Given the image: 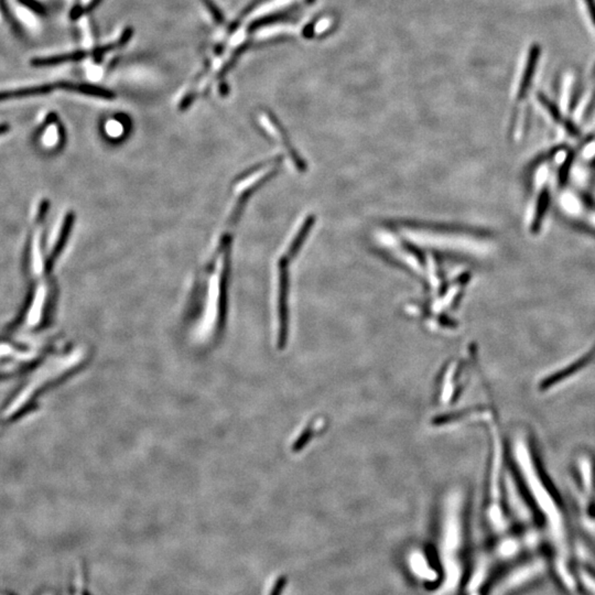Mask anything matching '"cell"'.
<instances>
[{"label": "cell", "instance_id": "obj_5", "mask_svg": "<svg viewBox=\"0 0 595 595\" xmlns=\"http://www.w3.org/2000/svg\"><path fill=\"white\" fill-rule=\"evenodd\" d=\"M74 224V213L69 212L64 215L62 218V222L60 224L58 234L55 236L54 242L52 244V248L50 251L49 256H48L47 262H45V270L51 271L55 262L58 260L61 253L63 251L65 247L66 242L69 240L70 235H71L72 227Z\"/></svg>", "mask_w": 595, "mask_h": 595}, {"label": "cell", "instance_id": "obj_6", "mask_svg": "<svg viewBox=\"0 0 595 595\" xmlns=\"http://www.w3.org/2000/svg\"><path fill=\"white\" fill-rule=\"evenodd\" d=\"M540 48L538 44H534L528 52L526 67L523 69V75L518 84L517 98L523 99L528 92L529 86L532 84V77L537 69L538 60H539Z\"/></svg>", "mask_w": 595, "mask_h": 595}, {"label": "cell", "instance_id": "obj_17", "mask_svg": "<svg viewBox=\"0 0 595 595\" xmlns=\"http://www.w3.org/2000/svg\"><path fill=\"white\" fill-rule=\"evenodd\" d=\"M9 127L8 124H0V136L5 135L6 132H8Z\"/></svg>", "mask_w": 595, "mask_h": 595}, {"label": "cell", "instance_id": "obj_13", "mask_svg": "<svg viewBox=\"0 0 595 595\" xmlns=\"http://www.w3.org/2000/svg\"><path fill=\"white\" fill-rule=\"evenodd\" d=\"M97 0H79V3L75 6L74 9L72 10V18H81L84 14V11L91 8L94 3H96Z\"/></svg>", "mask_w": 595, "mask_h": 595}, {"label": "cell", "instance_id": "obj_2", "mask_svg": "<svg viewBox=\"0 0 595 595\" xmlns=\"http://www.w3.org/2000/svg\"><path fill=\"white\" fill-rule=\"evenodd\" d=\"M292 259L281 253L275 264V310L279 344L286 340L288 331V292H289V264Z\"/></svg>", "mask_w": 595, "mask_h": 595}, {"label": "cell", "instance_id": "obj_9", "mask_svg": "<svg viewBox=\"0 0 595 595\" xmlns=\"http://www.w3.org/2000/svg\"><path fill=\"white\" fill-rule=\"evenodd\" d=\"M32 356V352L17 350L16 347L8 344H0V370L16 367L18 364L29 361Z\"/></svg>", "mask_w": 595, "mask_h": 595}, {"label": "cell", "instance_id": "obj_4", "mask_svg": "<svg viewBox=\"0 0 595 595\" xmlns=\"http://www.w3.org/2000/svg\"><path fill=\"white\" fill-rule=\"evenodd\" d=\"M259 125L264 128V132H267L270 137L273 138L275 143H279V146L284 149L286 156L289 158L290 163L293 167H295V170L303 171L306 169V163H303V160L298 156L289 139L284 134V129L281 128L279 123H277L275 117L271 114L262 112L258 115Z\"/></svg>", "mask_w": 595, "mask_h": 595}, {"label": "cell", "instance_id": "obj_16", "mask_svg": "<svg viewBox=\"0 0 595 595\" xmlns=\"http://www.w3.org/2000/svg\"><path fill=\"white\" fill-rule=\"evenodd\" d=\"M74 595H85V592H84V584H83L82 573H79V576H77L76 589H75Z\"/></svg>", "mask_w": 595, "mask_h": 595}, {"label": "cell", "instance_id": "obj_11", "mask_svg": "<svg viewBox=\"0 0 595 595\" xmlns=\"http://www.w3.org/2000/svg\"><path fill=\"white\" fill-rule=\"evenodd\" d=\"M84 53L73 52L66 54L49 55V56H38L31 60V63L36 66L55 65V64L65 63L69 61H76L82 58Z\"/></svg>", "mask_w": 595, "mask_h": 595}, {"label": "cell", "instance_id": "obj_18", "mask_svg": "<svg viewBox=\"0 0 595 595\" xmlns=\"http://www.w3.org/2000/svg\"><path fill=\"white\" fill-rule=\"evenodd\" d=\"M30 1L36 3V5H39V3H44V1H47V0H30Z\"/></svg>", "mask_w": 595, "mask_h": 595}, {"label": "cell", "instance_id": "obj_1", "mask_svg": "<svg viewBox=\"0 0 595 595\" xmlns=\"http://www.w3.org/2000/svg\"><path fill=\"white\" fill-rule=\"evenodd\" d=\"M82 356V353L73 352L69 355L61 356V357L55 358V359L44 364L41 368L32 375V377L25 384L23 389L19 391V394L17 395L16 398L9 404L8 407L3 413V417L10 418V417L14 416L18 411L21 410L22 408L25 407L28 402L32 399L33 396L43 386L47 385L54 378L60 377L69 369L76 366L77 364L80 363Z\"/></svg>", "mask_w": 595, "mask_h": 595}, {"label": "cell", "instance_id": "obj_7", "mask_svg": "<svg viewBox=\"0 0 595 595\" xmlns=\"http://www.w3.org/2000/svg\"><path fill=\"white\" fill-rule=\"evenodd\" d=\"M40 141L45 149L59 148L63 141V132L61 128L60 123L56 121L54 116H51L44 124L40 134Z\"/></svg>", "mask_w": 595, "mask_h": 595}, {"label": "cell", "instance_id": "obj_10", "mask_svg": "<svg viewBox=\"0 0 595 595\" xmlns=\"http://www.w3.org/2000/svg\"><path fill=\"white\" fill-rule=\"evenodd\" d=\"M48 290L44 286H40L36 290V295L33 298L27 317H25V326L27 328H34L41 321L45 304H47Z\"/></svg>", "mask_w": 595, "mask_h": 595}, {"label": "cell", "instance_id": "obj_3", "mask_svg": "<svg viewBox=\"0 0 595 595\" xmlns=\"http://www.w3.org/2000/svg\"><path fill=\"white\" fill-rule=\"evenodd\" d=\"M6 10L25 36L34 38L43 30V17L36 3L30 0H5Z\"/></svg>", "mask_w": 595, "mask_h": 595}, {"label": "cell", "instance_id": "obj_14", "mask_svg": "<svg viewBox=\"0 0 595 595\" xmlns=\"http://www.w3.org/2000/svg\"><path fill=\"white\" fill-rule=\"evenodd\" d=\"M284 581H281V580H277V581L273 582V585L270 587L269 591L267 592V595H281L282 593V589H284Z\"/></svg>", "mask_w": 595, "mask_h": 595}, {"label": "cell", "instance_id": "obj_15", "mask_svg": "<svg viewBox=\"0 0 595 595\" xmlns=\"http://www.w3.org/2000/svg\"><path fill=\"white\" fill-rule=\"evenodd\" d=\"M584 3L587 5L591 20H592L593 23L595 25V0H584Z\"/></svg>", "mask_w": 595, "mask_h": 595}, {"label": "cell", "instance_id": "obj_8", "mask_svg": "<svg viewBox=\"0 0 595 595\" xmlns=\"http://www.w3.org/2000/svg\"><path fill=\"white\" fill-rule=\"evenodd\" d=\"M53 90H55V85H50V84H38V85L23 86V87L14 88V90H7V91L0 92V102L10 101V99L45 95V94L51 93Z\"/></svg>", "mask_w": 595, "mask_h": 595}, {"label": "cell", "instance_id": "obj_12", "mask_svg": "<svg viewBox=\"0 0 595 595\" xmlns=\"http://www.w3.org/2000/svg\"><path fill=\"white\" fill-rule=\"evenodd\" d=\"M128 121L123 116H115L105 123L104 129L106 135L112 139H121L126 135Z\"/></svg>", "mask_w": 595, "mask_h": 595}]
</instances>
